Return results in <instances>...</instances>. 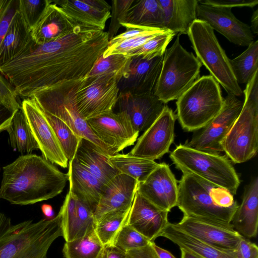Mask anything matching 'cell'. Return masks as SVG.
Masks as SVG:
<instances>
[{
	"label": "cell",
	"instance_id": "47",
	"mask_svg": "<svg viewBox=\"0 0 258 258\" xmlns=\"http://www.w3.org/2000/svg\"><path fill=\"white\" fill-rule=\"evenodd\" d=\"M18 96L12 85L0 74V103L16 111L22 108Z\"/></svg>",
	"mask_w": 258,
	"mask_h": 258
},
{
	"label": "cell",
	"instance_id": "42",
	"mask_svg": "<svg viewBox=\"0 0 258 258\" xmlns=\"http://www.w3.org/2000/svg\"><path fill=\"white\" fill-rule=\"evenodd\" d=\"M76 199V221L74 240L95 230L96 224L93 211L84 202Z\"/></svg>",
	"mask_w": 258,
	"mask_h": 258
},
{
	"label": "cell",
	"instance_id": "39",
	"mask_svg": "<svg viewBox=\"0 0 258 258\" xmlns=\"http://www.w3.org/2000/svg\"><path fill=\"white\" fill-rule=\"evenodd\" d=\"M175 35L170 30H165L142 45L129 51L125 55L130 57L141 56L147 59L163 55L167 45Z\"/></svg>",
	"mask_w": 258,
	"mask_h": 258
},
{
	"label": "cell",
	"instance_id": "53",
	"mask_svg": "<svg viewBox=\"0 0 258 258\" xmlns=\"http://www.w3.org/2000/svg\"><path fill=\"white\" fill-rule=\"evenodd\" d=\"M125 255V252L109 244L105 246L102 258H124Z\"/></svg>",
	"mask_w": 258,
	"mask_h": 258
},
{
	"label": "cell",
	"instance_id": "30",
	"mask_svg": "<svg viewBox=\"0 0 258 258\" xmlns=\"http://www.w3.org/2000/svg\"><path fill=\"white\" fill-rule=\"evenodd\" d=\"M164 14V29L175 34H187L197 19L198 0H158Z\"/></svg>",
	"mask_w": 258,
	"mask_h": 258
},
{
	"label": "cell",
	"instance_id": "19",
	"mask_svg": "<svg viewBox=\"0 0 258 258\" xmlns=\"http://www.w3.org/2000/svg\"><path fill=\"white\" fill-rule=\"evenodd\" d=\"M163 59V55L151 59L141 56L131 57L126 71L118 82L119 93L143 94L153 92Z\"/></svg>",
	"mask_w": 258,
	"mask_h": 258
},
{
	"label": "cell",
	"instance_id": "35",
	"mask_svg": "<svg viewBox=\"0 0 258 258\" xmlns=\"http://www.w3.org/2000/svg\"><path fill=\"white\" fill-rule=\"evenodd\" d=\"M229 61L238 84H246L258 71V41L252 42L242 53Z\"/></svg>",
	"mask_w": 258,
	"mask_h": 258
},
{
	"label": "cell",
	"instance_id": "15",
	"mask_svg": "<svg viewBox=\"0 0 258 258\" xmlns=\"http://www.w3.org/2000/svg\"><path fill=\"white\" fill-rule=\"evenodd\" d=\"M87 122L93 133L109 148L113 155L133 145L140 134L122 112L113 111Z\"/></svg>",
	"mask_w": 258,
	"mask_h": 258
},
{
	"label": "cell",
	"instance_id": "58",
	"mask_svg": "<svg viewBox=\"0 0 258 258\" xmlns=\"http://www.w3.org/2000/svg\"><path fill=\"white\" fill-rule=\"evenodd\" d=\"M0 171H1V167H0Z\"/></svg>",
	"mask_w": 258,
	"mask_h": 258
},
{
	"label": "cell",
	"instance_id": "7",
	"mask_svg": "<svg viewBox=\"0 0 258 258\" xmlns=\"http://www.w3.org/2000/svg\"><path fill=\"white\" fill-rule=\"evenodd\" d=\"M179 34L163 54L154 95L165 103L177 100L199 78L202 66L192 52L180 43Z\"/></svg>",
	"mask_w": 258,
	"mask_h": 258
},
{
	"label": "cell",
	"instance_id": "21",
	"mask_svg": "<svg viewBox=\"0 0 258 258\" xmlns=\"http://www.w3.org/2000/svg\"><path fill=\"white\" fill-rule=\"evenodd\" d=\"M168 213L152 204L137 191L126 224L150 242H154L169 223Z\"/></svg>",
	"mask_w": 258,
	"mask_h": 258
},
{
	"label": "cell",
	"instance_id": "44",
	"mask_svg": "<svg viewBox=\"0 0 258 258\" xmlns=\"http://www.w3.org/2000/svg\"><path fill=\"white\" fill-rule=\"evenodd\" d=\"M50 0H19V12L31 30L43 14Z\"/></svg>",
	"mask_w": 258,
	"mask_h": 258
},
{
	"label": "cell",
	"instance_id": "31",
	"mask_svg": "<svg viewBox=\"0 0 258 258\" xmlns=\"http://www.w3.org/2000/svg\"><path fill=\"white\" fill-rule=\"evenodd\" d=\"M120 25L125 28L165 30L163 11L158 0H134Z\"/></svg>",
	"mask_w": 258,
	"mask_h": 258
},
{
	"label": "cell",
	"instance_id": "1",
	"mask_svg": "<svg viewBox=\"0 0 258 258\" xmlns=\"http://www.w3.org/2000/svg\"><path fill=\"white\" fill-rule=\"evenodd\" d=\"M107 32L80 27L69 35L42 45L0 67L17 95L30 98L36 92L89 74L103 54Z\"/></svg>",
	"mask_w": 258,
	"mask_h": 258
},
{
	"label": "cell",
	"instance_id": "41",
	"mask_svg": "<svg viewBox=\"0 0 258 258\" xmlns=\"http://www.w3.org/2000/svg\"><path fill=\"white\" fill-rule=\"evenodd\" d=\"M76 197L69 190L59 212L61 217L62 236L66 242L74 240L76 221Z\"/></svg>",
	"mask_w": 258,
	"mask_h": 258
},
{
	"label": "cell",
	"instance_id": "46",
	"mask_svg": "<svg viewBox=\"0 0 258 258\" xmlns=\"http://www.w3.org/2000/svg\"><path fill=\"white\" fill-rule=\"evenodd\" d=\"M19 0H0V45L16 14Z\"/></svg>",
	"mask_w": 258,
	"mask_h": 258
},
{
	"label": "cell",
	"instance_id": "45",
	"mask_svg": "<svg viewBox=\"0 0 258 258\" xmlns=\"http://www.w3.org/2000/svg\"><path fill=\"white\" fill-rule=\"evenodd\" d=\"M134 0H114L111 6V22L107 32L109 40L115 36L121 27L120 22Z\"/></svg>",
	"mask_w": 258,
	"mask_h": 258
},
{
	"label": "cell",
	"instance_id": "23",
	"mask_svg": "<svg viewBox=\"0 0 258 258\" xmlns=\"http://www.w3.org/2000/svg\"><path fill=\"white\" fill-rule=\"evenodd\" d=\"M80 26L103 30L111 18V6L103 0H52Z\"/></svg>",
	"mask_w": 258,
	"mask_h": 258
},
{
	"label": "cell",
	"instance_id": "25",
	"mask_svg": "<svg viewBox=\"0 0 258 258\" xmlns=\"http://www.w3.org/2000/svg\"><path fill=\"white\" fill-rule=\"evenodd\" d=\"M69 190L94 212L104 184L80 164L74 157L69 162Z\"/></svg>",
	"mask_w": 258,
	"mask_h": 258
},
{
	"label": "cell",
	"instance_id": "36",
	"mask_svg": "<svg viewBox=\"0 0 258 258\" xmlns=\"http://www.w3.org/2000/svg\"><path fill=\"white\" fill-rule=\"evenodd\" d=\"M131 207L107 214L96 222V233L105 246L111 244L118 232L126 223Z\"/></svg>",
	"mask_w": 258,
	"mask_h": 258
},
{
	"label": "cell",
	"instance_id": "52",
	"mask_svg": "<svg viewBox=\"0 0 258 258\" xmlns=\"http://www.w3.org/2000/svg\"><path fill=\"white\" fill-rule=\"evenodd\" d=\"M16 111L0 103V133L7 129Z\"/></svg>",
	"mask_w": 258,
	"mask_h": 258
},
{
	"label": "cell",
	"instance_id": "55",
	"mask_svg": "<svg viewBox=\"0 0 258 258\" xmlns=\"http://www.w3.org/2000/svg\"><path fill=\"white\" fill-rule=\"evenodd\" d=\"M258 9H256L252 15L251 18V31L253 34H257L258 32Z\"/></svg>",
	"mask_w": 258,
	"mask_h": 258
},
{
	"label": "cell",
	"instance_id": "54",
	"mask_svg": "<svg viewBox=\"0 0 258 258\" xmlns=\"http://www.w3.org/2000/svg\"><path fill=\"white\" fill-rule=\"evenodd\" d=\"M152 245L158 258H176L170 252L157 245L154 242Z\"/></svg>",
	"mask_w": 258,
	"mask_h": 258
},
{
	"label": "cell",
	"instance_id": "48",
	"mask_svg": "<svg viewBox=\"0 0 258 258\" xmlns=\"http://www.w3.org/2000/svg\"><path fill=\"white\" fill-rule=\"evenodd\" d=\"M200 4L232 9L235 7L253 8L258 4L257 0H198Z\"/></svg>",
	"mask_w": 258,
	"mask_h": 258
},
{
	"label": "cell",
	"instance_id": "13",
	"mask_svg": "<svg viewBox=\"0 0 258 258\" xmlns=\"http://www.w3.org/2000/svg\"><path fill=\"white\" fill-rule=\"evenodd\" d=\"M22 109L43 157L61 167H68L66 156L55 133L43 111L33 97L22 101Z\"/></svg>",
	"mask_w": 258,
	"mask_h": 258
},
{
	"label": "cell",
	"instance_id": "22",
	"mask_svg": "<svg viewBox=\"0 0 258 258\" xmlns=\"http://www.w3.org/2000/svg\"><path fill=\"white\" fill-rule=\"evenodd\" d=\"M138 185L136 180L122 173L116 175L105 185L94 212L96 223L107 214L131 207Z\"/></svg>",
	"mask_w": 258,
	"mask_h": 258
},
{
	"label": "cell",
	"instance_id": "17",
	"mask_svg": "<svg viewBox=\"0 0 258 258\" xmlns=\"http://www.w3.org/2000/svg\"><path fill=\"white\" fill-rule=\"evenodd\" d=\"M137 191L154 205L168 212L177 205V182L165 162L160 163L145 181L138 183Z\"/></svg>",
	"mask_w": 258,
	"mask_h": 258
},
{
	"label": "cell",
	"instance_id": "6",
	"mask_svg": "<svg viewBox=\"0 0 258 258\" xmlns=\"http://www.w3.org/2000/svg\"><path fill=\"white\" fill-rule=\"evenodd\" d=\"M223 103L219 84L212 76H203L177 99V117L183 130L197 131L219 113Z\"/></svg>",
	"mask_w": 258,
	"mask_h": 258
},
{
	"label": "cell",
	"instance_id": "24",
	"mask_svg": "<svg viewBox=\"0 0 258 258\" xmlns=\"http://www.w3.org/2000/svg\"><path fill=\"white\" fill-rule=\"evenodd\" d=\"M52 0L42 16L31 30L37 45H42L63 37L80 27Z\"/></svg>",
	"mask_w": 258,
	"mask_h": 258
},
{
	"label": "cell",
	"instance_id": "18",
	"mask_svg": "<svg viewBox=\"0 0 258 258\" xmlns=\"http://www.w3.org/2000/svg\"><path fill=\"white\" fill-rule=\"evenodd\" d=\"M116 105L118 112L127 115L134 129L139 133L148 128L166 106L153 92L143 94L119 93Z\"/></svg>",
	"mask_w": 258,
	"mask_h": 258
},
{
	"label": "cell",
	"instance_id": "29",
	"mask_svg": "<svg viewBox=\"0 0 258 258\" xmlns=\"http://www.w3.org/2000/svg\"><path fill=\"white\" fill-rule=\"evenodd\" d=\"M75 158L104 185L119 174L112 165L108 155L85 138L81 139Z\"/></svg>",
	"mask_w": 258,
	"mask_h": 258
},
{
	"label": "cell",
	"instance_id": "28",
	"mask_svg": "<svg viewBox=\"0 0 258 258\" xmlns=\"http://www.w3.org/2000/svg\"><path fill=\"white\" fill-rule=\"evenodd\" d=\"M231 224L244 237H256L258 227V178L245 187L242 200L235 212Z\"/></svg>",
	"mask_w": 258,
	"mask_h": 258
},
{
	"label": "cell",
	"instance_id": "50",
	"mask_svg": "<svg viewBox=\"0 0 258 258\" xmlns=\"http://www.w3.org/2000/svg\"><path fill=\"white\" fill-rule=\"evenodd\" d=\"M237 250L240 258H258L257 245L244 237L240 240Z\"/></svg>",
	"mask_w": 258,
	"mask_h": 258
},
{
	"label": "cell",
	"instance_id": "9",
	"mask_svg": "<svg viewBox=\"0 0 258 258\" xmlns=\"http://www.w3.org/2000/svg\"><path fill=\"white\" fill-rule=\"evenodd\" d=\"M187 35L197 58L228 94L241 96L243 92L233 73L230 59L220 45L214 30L207 23L197 19Z\"/></svg>",
	"mask_w": 258,
	"mask_h": 258
},
{
	"label": "cell",
	"instance_id": "33",
	"mask_svg": "<svg viewBox=\"0 0 258 258\" xmlns=\"http://www.w3.org/2000/svg\"><path fill=\"white\" fill-rule=\"evenodd\" d=\"M6 131L9 134L12 147L22 155L30 154L38 149L22 108L15 112Z\"/></svg>",
	"mask_w": 258,
	"mask_h": 258
},
{
	"label": "cell",
	"instance_id": "56",
	"mask_svg": "<svg viewBox=\"0 0 258 258\" xmlns=\"http://www.w3.org/2000/svg\"><path fill=\"white\" fill-rule=\"evenodd\" d=\"M41 210L47 219H51L54 218V212L50 205L43 204L41 206Z\"/></svg>",
	"mask_w": 258,
	"mask_h": 258
},
{
	"label": "cell",
	"instance_id": "4",
	"mask_svg": "<svg viewBox=\"0 0 258 258\" xmlns=\"http://www.w3.org/2000/svg\"><path fill=\"white\" fill-rule=\"evenodd\" d=\"M60 212L51 219L13 225L0 213V258H47L51 244L62 236Z\"/></svg>",
	"mask_w": 258,
	"mask_h": 258
},
{
	"label": "cell",
	"instance_id": "34",
	"mask_svg": "<svg viewBox=\"0 0 258 258\" xmlns=\"http://www.w3.org/2000/svg\"><path fill=\"white\" fill-rule=\"evenodd\" d=\"M105 246L94 230L83 237L66 242L62 252L64 258H102Z\"/></svg>",
	"mask_w": 258,
	"mask_h": 258
},
{
	"label": "cell",
	"instance_id": "14",
	"mask_svg": "<svg viewBox=\"0 0 258 258\" xmlns=\"http://www.w3.org/2000/svg\"><path fill=\"white\" fill-rule=\"evenodd\" d=\"M176 119L172 110L166 105L156 120L138 138L128 153L154 161L168 153L174 139Z\"/></svg>",
	"mask_w": 258,
	"mask_h": 258
},
{
	"label": "cell",
	"instance_id": "26",
	"mask_svg": "<svg viewBox=\"0 0 258 258\" xmlns=\"http://www.w3.org/2000/svg\"><path fill=\"white\" fill-rule=\"evenodd\" d=\"M183 249L201 258H240L237 250L219 248L183 231L175 223H169L160 234Z\"/></svg>",
	"mask_w": 258,
	"mask_h": 258
},
{
	"label": "cell",
	"instance_id": "5",
	"mask_svg": "<svg viewBox=\"0 0 258 258\" xmlns=\"http://www.w3.org/2000/svg\"><path fill=\"white\" fill-rule=\"evenodd\" d=\"M238 116L222 143L226 155L235 163L245 162L258 149V71L246 84Z\"/></svg>",
	"mask_w": 258,
	"mask_h": 258
},
{
	"label": "cell",
	"instance_id": "57",
	"mask_svg": "<svg viewBox=\"0 0 258 258\" xmlns=\"http://www.w3.org/2000/svg\"><path fill=\"white\" fill-rule=\"evenodd\" d=\"M180 258H201L183 249H180Z\"/></svg>",
	"mask_w": 258,
	"mask_h": 258
},
{
	"label": "cell",
	"instance_id": "37",
	"mask_svg": "<svg viewBox=\"0 0 258 258\" xmlns=\"http://www.w3.org/2000/svg\"><path fill=\"white\" fill-rule=\"evenodd\" d=\"M43 112L54 130L66 156L69 161L72 160L75 157L81 138L62 121L49 113Z\"/></svg>",
	"mask_w": 258,
	"mask_h": 258
},
{
	"label": "cell",
	"instance_id": "20",
	"mask_svg": "<svg viewBox=\"0 0 258 258\" xmlns=\"http://www.w3.org/2000/svg\"><path fill=\"white\" fill-rule=\"evenodd\" d=\"M176 226L187 234L214 246L237 250L242 236L233 226L183 216Z\"/></svg>",
	"mask_w": 258,
	"mask_h": 258
},
{
	"label": "cell",
	"instance_id": "51",
	"mask_svg": "<svg viewBox=\"0 0 258 258\" xmlns=\"http://www.w3.org/2000/svg\"><path fill=\"white\" fill-rule=\"evenodd\" d=\"M152 242L145 246L126 251L124 258H158Z\"/></svg>",
	"mask_w": 258,
	"mask_h": 258
},
{
	"label": "cell",
	"instance_id": "12",
	"mask_svg": "<svg viewBox=\"0 0 258 258\" xmlns=\"http://www.w3.org/2000/svg\"><path fill=\"white\" fill-rule=\"evenodd\" d=\"M243 104L237 96L228 94L219 113L204 127L195 131L191 140L184 145L199 151L221 154L224 152L222 143L240 113Z\"/></svg>",
	"mask_w": 258,
	"mask_h": 258
},
{
	"label": "cell",
	"instance_id": "2",
	"mask_svg": "<svg viewBox=\"0 0 258 258\" xmlns=\"http://www.w3.org/2000/svg\"><path fill=\"white\" fill-rule=\"evenodd\" d=\"M68 181V173L43 157L21 155L3 167L0 198L14 205L34 204L60 194Z\"/></svg>",
	"mask_w": 258,
	"mask_h": 258
},
{
	"label": "cell",
	"instance_id": "3",
	"mask_svg": "<svg viewBox=\"0 0 258 258\" xmlns=\"http://www.w3.org/2000/svg\"><path fill=\"white\" fill-rule=\"evenodd\" d=\"M176 206L184 216L231 225L238 205L228 190L195 174L183 173L178 181Z\"/></svg>",
	"mask_w": 258,
	"mask_h": 258
},
{
	"label": "cell",
	"instance_id": "27",
	"mask_svg": "<svg viewBox=\"0 0 258 258\" xmlns=\"http://www.w3.org/2000/svg\"><path fill=\"white\" fill-rule=\"evenodd\" d=\"M34 44L31 30L18 11L0 45V67L26 53Z\"/></svg>",
	"mask_w": 258,
	"mask_h": 258
},
{
	"label": "cell",
	"instance_id": "10",
	"mask_svg": "<svg viewBox=\"0 0 258 258\" xmlns=\"http://www.w3.org/2000/svg\"><path fill=\"white\" fill-rule=\"evenodd\" d=\"M81 81L63 83L40 90L31 97L43 111L58 118L79 137L89 140L105 154L112 155L111 151L95 136L87 121L78 113L74 96Z\"/></svg>",
	"mask_w": 258,
	"mask_h": 258
},
{
	"label": "cell",
	"instance_id": "40",
	"mask_svg": "<svg viewBox=\"0 0 258 258\" xmlns=\"http://www.w3.org/2000/svg\"><path fill=\"white\" fill-rule=\"evenodd\" d=\"M151 242L145 237L125 224L117 233L111 245L122 251L145 246Z\"/></svg>",
	"mask_w": 258,
	"mask_h": 258
},
{
	"label": "cell",
	"instance_id": "32",
	"mask_svg": "<svg viewBox=\"0 0 258 258\" xmlns=\"http://www.w3.org/2000/svg\"><path fill=\"white\" fill-rule=\"evenodd\" d=\"M109 159L119 173L127 175L138 183L145 181L159 165L154 160L127 154L116 153L108 155Z\"/></svg>",
	"mask_w": 258,
	"mask_h": 258
},
{
	"label": "cell",
	"instance_id": "8",
	"mask_svg": "<svg viewBox=\"0 0 258 258\" xmlns=\"http://www.w3.org/2000/svg\"><path fill=\"white\" fill-rule=\"evenodd\" d=\"M177 168L221 187L233 196L240 185L239 176L226 155L199 151L180 144L170 153Z\"/></svg>",
	"mask_w": 258,
	"mask_h": 258
},
{
	"label": "cell",
	"instance_id": "11",
	"mask_svg": "<svg viewBox=\"0 0 258 258\" xmlns=\"http://www.w3.org/2000/svg\"><path fill=\"white\" fill-rule=\"evenodd\" d=\"M116 75L88 77L79 83L75 102L79 114L85 120L113 112L119 93Z\"/></svg>",
	"mask_w": 258,
	"mask_h": 258
},
{
	"label": "cell",
	"instance_id": "38",
	"mask_svg": "<svg viewBox=\"0 0 258 258\" xmlns=\"http://www.w3.org/2000/svg\"><path fill=\"white\" fill-rule=\"evenodd\" d=\"M131 58L120 53L110 54L106 57L101 55L96 61L87 76L112 74L121 79L128 67Z\"/></svg>",
	"mask_w": 258,
	"mask_h": 258
},
{
	"label": "cell",
	"instance_id": "49",
	"mask_svg": "<svg viewBox=\"0 0 258 258\" xmlns=\"http://www.w3.org/2000/svg\"><path fill=\"white\" fill-rule=\"evenodd\" d=\"M154 29L142 28H126V30L115 36L109 40L107 47L114 46L123 41L139 35L147 31Z\"/></svg>",
	"mask_w": 258,
	"mask_h": 258
},
{
	"label": "cell",
	"instance_id": "16",
	"mask_svg": "<svg viewBox=\"0 0 258 258\" xmlns=\"http://www.w3.org/2000/svg\"><path fill=\"white\" fill-rule=\"evenodd\" d=\"M197 18L235 44L248 46L254 41L250 26L237 19L230 8L199 4Z\"/></svg>",
	"mask_w": 258,
	"mask_h": 258
},
{
	"label": "cell",
	"instance_id": "43",
	"mask_svg": "<svg viewBox=\"0 0 258 258\" xmlns=\"http://www.w3.org/2000/svg\"><path fill=\"white\" fill-rule=\"evenodd\" d=\"M165 30H166L151 29L139 35L123 41L114 46L107 47L102 56L106 57L110 54L115 53L125 55L129 51L142 45L149 39Z\"/></svg>",
	"mask_w": 258,
	"mask_h": 258
}]
</instances>
